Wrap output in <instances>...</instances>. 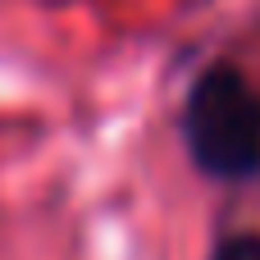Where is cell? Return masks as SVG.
I'll list each match as a JSON object with an SVG mask.
<instances>
[{"instance_id": "1", "label": "cell", "mask_w": 260, "mask_h": 260, "mask_svg": "<svg viewBox=\"0 0 260 260\" xmlns=\"http://www.w3.org/2000/svg\"><path fill=\"white\" fill-rule=\"evenodd\" d=\"M192 160L215 178L260 174V91L233 64H215L197 78L183 114Z\"/></svg>"}, {"instance_id": "2", "label": "cell", "mask_w": 260, "mask_h": 260, "mask_svg": "<svg viewBox=\"0 0 260 260\" xmlns=\"http://www.w3.org/2000/svg\"><path fill=\"white\" fill-rule=\"evenodd\" d=\"M215 260H260V238L256 233H238V238L219 242Z\"/></svg>"}]
</instances>
